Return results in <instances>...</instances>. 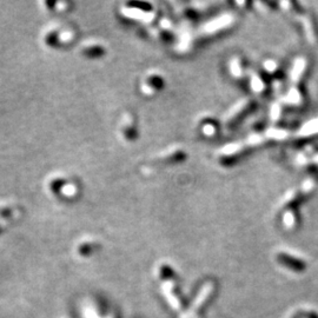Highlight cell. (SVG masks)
Returning <instances> with one entry per match:
<instances>
[{
    "label": "cell",
    "instance_id": "6da1fadb",
    "mask_svg": "<svg viewBox=\"0 0 318 318\" xmlns=\"http://www.w3.org/2000/svg\"><path fill=\"white\" fill-rule=\"evenodd\" d=\"M216 292V286L214 283H208L203 289L201 295L198 296L197 303L195 304V307H192V312H199L202 309L208 305L210 300L214 298V295Z\"/></svg>",
    "mask_w": 318,
    "mask_h": 318
},
{
    "label": "cell",
    "instance_id": "7a4b0ae2",
    "mask_svg": "<svg viewBox=\"0 0 318 318\" xmlns=\"http://www.w3.org/2000/svg\"><path fill=\"white\" fill-rule=\"evenodd\" d=\"M251 105H252V101L251 100H243L242 103L237 104L236 106L230 110V112L225 116V124L229 125V126L230 125L236 124V121L245 114L244 112H246L247 110L251 109Z\"/></svg>",
    "mask_w": 318,
    "mask_h": 318
},
{
    "label": "cell",
    "instance_id": "3957f363",
    "mask_svg": "<svg viewBox=\"0 0 318 318\" xmlns=\"http://www.w3.org/2000/svg\"><path fill=\"white\" fill-rule=\"evenodd\" d=\"M277 261L282 265H284L285 268H288L292 271L300 272V271L305 270V263H304V262H302L300 260H298V258L290 256V255L278 253Z\"/></svg>",
    "mask_w": 318,
    "mask_h": 318
},
{
    "label": "cell",
    "instance_id": "277c9868",
    "mask_svg": "<svg viewBox=\"0 0 318 318\" xmlns=\"http://www.w3.org/2000/svg\"><path fill=\"white\" fill-rule=\"evenodd\" d=\"M166 292H169L167 293V299L170 300V303L172 304L174 307H177V309H181L184 304L183 297L179 295V292L177 291L176 288H174L173 285L166 286Z\"/></svg>",
    "mask_w": 318,
    "mask_h": 318
},
{
    "label": "cell",
    "instance_id": "5b68a950",
    "mask_svg": "<svg viewBox=\"0 0 318 318\" xmlns=\"http://www.w3.org/2000/svg\"><path fill=\"white\" fill-rule=\"evenodd\" d=\"M158 275L159 277L163 279V281H167V279L172 278L174 276V272L172 271V269H171L169 265H162V267L159 268L158 270Z\"/></svg>",
    "mask_w": 318,
    "mask_h": 318
},
{
    "label": "cell",
    "instance_id": "8992f818",
    "mask_svg": "<svg viewBox=\"0 0 318 318\" xmlns=\"http://www.w3.org/2000/svg\"><path fill=\"white\" fill-rule=\"evenodd\" d=\"M202 134L208 136H214L216 134V126L214 123H205L202 124Z\"/></svg>",
    "mask_w": 318,
    "mask_h": 318
},
{
    "label": "cell",
    "instance_id": "52a82bcc",
    "mask_svg": "<svg viewBox=\"0 0 318 318\" xmlns=\"http://www.w3.org/2000/svg\"><path fill=\"white\" fill-rule=\"evenodd\" d=\"M305 318H318V314L313 311H307L305 313Z\"/></svg>",
    "mask_w": 318,
    "mask_h": 318
},
{
    "label": "cell",
    "instance_id": "ba28073f",
    "mask_svg": "<svg viewBox=\"0 0 318 318\" xmlns=\"http://www.w3.org/2000/svg\"><path fill=\"white\" fill-rule=\"evenodd\" d=\"M303 317V313L302 312H296L295 314H292L291 318H302Z\"/></svg>",
    "mask_w": 318,
    "mask_h": 318
}]
</instances>
